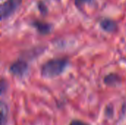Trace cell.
Masks as SVG:
<instances>
[{
    "instance_id": "1",
    "label": "cell",
    "mask_w": 126,
    "mask_h": 125,
    "mask_svg": "<svg viewBox=\"0 0 126 125\" xmlns=\"http://www.w3.org/2000/svg\"><path fill=\"white\" fill-rule=\"evenodd\" d=\"M69 64V60L65 57L52 58L45 62L41 68V74L44 78H55L65 71Z\"/></svg>"
},
{
    "instance_id": "2",
    "label": "cell",
    "mask_w": 126,
    "mask_h": 125,
    "mask_svg": "<svg viewBox=\"0 0 126 125\" xmlns=\"http://www.w3.org/2000/svg\"><path fill=\"white\" fill-rule=\"evenodd\" d=\"M22 0H7L0 4V21L10 17L18 8Z\"/></svg>"
},
{
    "instance_id": "3",
    "label": "cell",
    "mask_w": 126,
    "mask_h": 125,
    "mask_svg": "<svg viewBox=\"0 0 126 125\" xmlns=\"http://www.w3.org/2000/svg\"><path fill=\"white\" fill-rule=\"evenodd\" d=\"M9 71L13 76L21 77L28 71V63L24 60H17L10 66Z\"/></svg>"
},
{
    "instance_id": "4",
    "label": "cell",
    "mask_w": 126,
    "mask_h": 125,
    "mask_svg": "<svg viewBox=\"0 0 126 125\" xmlns=\"http://www.w3.org/2000/svg\"><path fill=\"white\" fill-rule=\"evenodd\" d=\"M100 25L103 30L108 32H114L118 27L116 21L110 18L102 19L100 22Z\"/></svg>"
},
{
    "instance_id": "5",
    "label": "cell",
    "mask_w": 126,
    "mask_h": 125,
    "mask_svg": "<svg viewBox=\"0 0 126 125\" xmlns=\"http://www.w3.org/2000/svg\"><path fill=\"white\" fill-rule=\"evenodd\" d=\"M33 25L36 28L38 32L42 35L49 34L52 30V26L47 23H44L41 21H35Z\"/></svg>"
},
{
    "instance_id": "6",
    "label": "cell",
    "mask_w": 126,
    "mask_h": 125,
    "mask_svg": "<svg viewBox=\"0 0 126 125\" xmlns=\"http://www.w3.org/2000/svg\"><path fill=\"white\" fill-rule=\"evenodd\" d=\"M8 113L9 111L7 104L0 101V125H4L7 123Z\"/></svg>"
},
{
    "instance_id": "7",
    "label": "cell",
    "mask_w": 126,
    "mask_h": 125,
    "mask_svg": "<svg viewBox=\"0 0 126 125\" xmlns=\"http://www.w3.org/2000/svg\"><path fill=\"white\" fill-rule=\"evenodd\" d=\"M104 82L106 85H109L110 86H114L121 82V79L118 75L115 74H111L109 75L106 76V77L104 78Z\"/></svg>"
},
{
    "instance_id": "8",
    "label": "cell",
    "mask_w": 126,
    "mask_h": 125,
    "mask_svg": "<svg viewBox=\"0 0 126 125\" xmlns=\"http://www.w3.org/2000/svg\"><path fill=\"white\" fill-rule=\"evenodd\" d=\"M7 85V82L4 80H3V79L0 80V96L6 91Z\"/></svg>"
},
{
    "instance_id": "9",
    "label": "cell",
    "mask_w": 126,
    "mask_h": 125,
    "mask_svg": "<svg viewBox=\"0 0 126 125\" xmlns=\"http://www.w3.org/2000/svg\"><path fill=\"white\" fill-rule=\"evenodd\" d=\"M89 1V0H75V4L78 7H81L83 4H85V3Z\"/></svg>"
},
{
    "instance_id": "10",
    "label": "cell",
    "mask_w": 126,
    "mask_h": 125,
    "mask_svg": "<svg viewBox=\"0 0 126 125\" xmlns=\"http://www.w3.org/2000/svg\"><path fill=\"white\" fill-rule=\"evenodd\" d=\"M69 125H89L88 124L82 122V121H80V120H73L70 122Z\"/></svg>"
}]
</instances>
